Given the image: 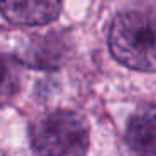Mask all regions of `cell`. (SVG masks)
Instances as JSON below:
<instances>
[{
	"label": "cell",
	"instance_id": "cell-4",
	"mask_svg": "<svg viewBox=\"0 0 156 156\" xmlns=\"http://www.w3.org/2000/svg\"><path fill=\"white\" fill-rule=\"evenodd\" d=\"M126 141L139 156H156V106L143 108L129 119Z\"/></svg>",
	"mask_w": 156,
	"mask_h": 156
},
{
	"label": "cell",
	"instance_id": "cell-2",
	"mask_svg": "<svg viewBox=\"0 0 156 156\" xmlns=\"http://www.w3.org/2000/svg\"><path fill=\"white\" fill-rule=\"evenodd\" d=\"M89 129L76 112L55 111L32 128L34 156H84Z\"/></svg>",
	"mask_w": 156,
	"mask_h": 156
},
{
	"label": "cell",
	"instance_id": "cell-1",
	"mask_svg": "<svg viewBox=\"0 0 156 156\" xmlns=\"http://www.w3.org/2000/svg\"><path fill=\"white\" fill-rule=\"evenodd\" d=\"M111 52L134 71H156V4L139 2L122 9L109 30Z\"/></svg>",
	"mask_w": 156,
	"mask_h": 156
},
{
	"label": "cell",
	"instance_id": "cell-3",
	"mask_svg": "<svg viewBox=\"0 0 156 156\" xmlns=\"http://www.w3.org/2000/svg\"><path fill=\"white\" fill-rule=\"evenodd\" d=\"M62 9V0H0V12L19 25H44Z\"/></svg>",
	"mask_w": 156,
	"mask_h": 156
}]
</instances>
